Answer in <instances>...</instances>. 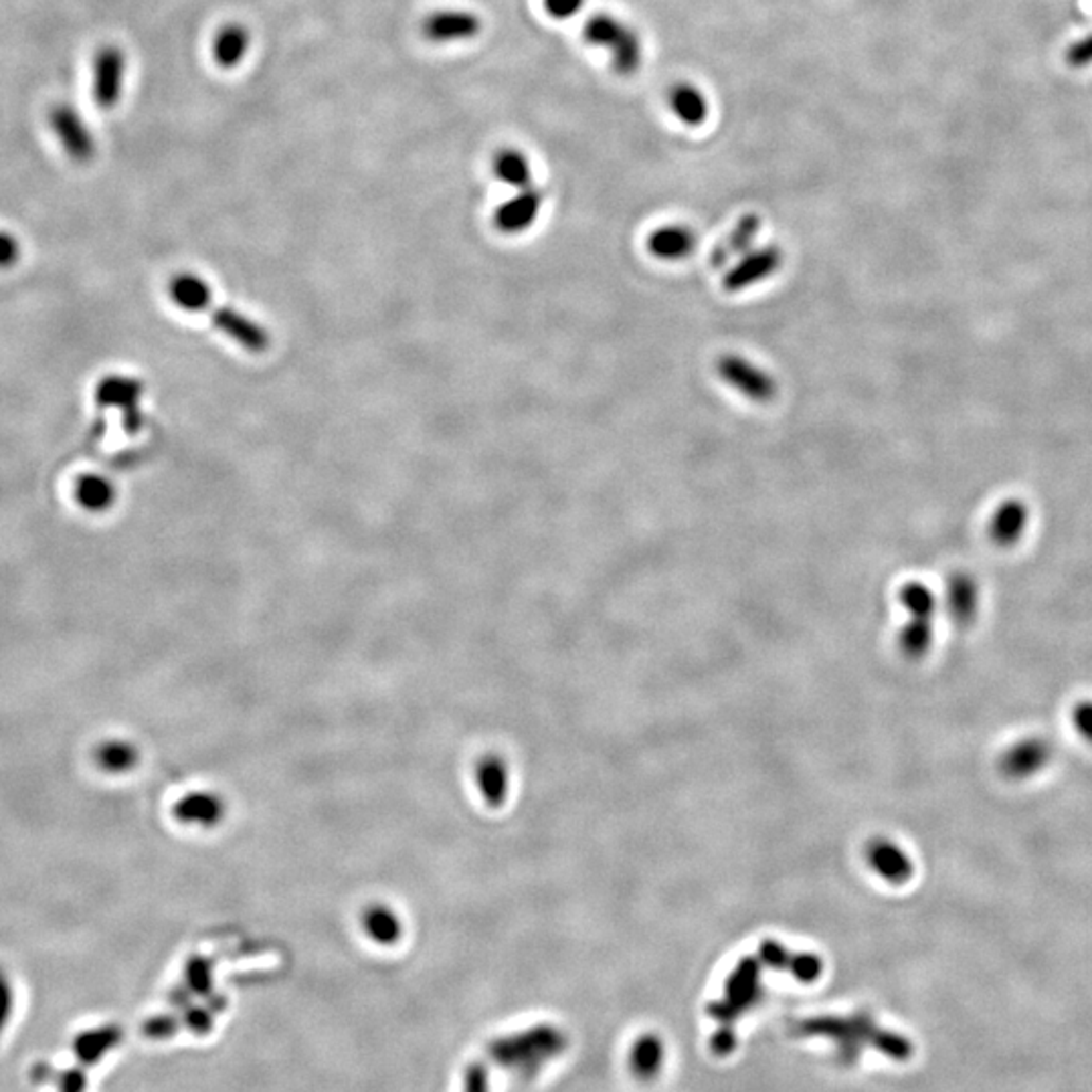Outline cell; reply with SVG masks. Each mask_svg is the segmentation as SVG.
I'll list each match as a JSON object with an SVG mask.
<instances>
[{
    "label": "cell",
    "mask_w": 1092,
    "mask_h": 1092,
    "mask_svg": "<svg viewBox=\"0 0 1092 1092\" xmlns=\"http://www.w3.org/2000/svg\"><path fill=\"white\" fill-rule=\"evenodd\" d=\"M569 1040L559 1028L541 1023L494 1040L490 1044V1056L504 1069L534 1072L548 1060L561 1056Z\"/></svg>",
    "instance_id": "obj_1"
},
{
    "label": "cell",
    "mask_w": 1092,
    "mask_h": 1092,
    "mask_svg": "<svg viewBox=\"0 0 1092 1092\" xmlns=\"http://www.w3.org/2000/svg\"><path fill=\"white\" fill-rule=\"evenodd\" d=\"M879 1023L866 1014H855L850 1018H809L797 1021L795 1034L799 1038H826L835 1046V1056L844 1067H852L866 1046L877 1044L880 1034Z\"/></svg>",
    "instance_id": "obj_2"
},
{
    "label": "cell",
    "mask_w": 1092,
    "mask_h": 1092,
    "mask_svg": "<svg viewBox=\"0 0 1092 1092\" xmlns=\"http://www.w3.org/2000/svg\"><path fill=\"white\" fill-rule=\"evenodd\" d=\"M583 41L597 49H605L614 72L627 77L643 63V43L638 31L609 13H595L583 26Z\"/></svg>",
    "instance_id": "obj_3"
},
{
    "label": "cell",
    "mask_w": 1092,
    "mask_h": 1092,
    "mask_svg": "<svg viewBox=\"0 0 1092 1092\" xmlns=\"http://www.w3.org/2000/svg\"><path fill=\"white\" fill-rule=\"evenodd\" d=\"M716 375L753 403H771L779 393V382L767 369L736 353L720 355L716 360Z\"/></svg>",
    "instance_id": "obj_4"
},
{
    "label": "cell",
    "mask_w": 1092,
    "mask_h": 1092,
    "mask_svg": "<svg viewBox=\"0 0 1092 1092\" xmlns=\"http://www.w3.org/2000/svg\"><path fill=\"white\" fill-rule=\"evenodd\" d=\"M49 126L63 152L77 165L94 161L95 138L83 116L72 103H55L49 112Z\"/></svg>",
    "instance_id": "obj_5"
},
{
    "label": "cell",
    "mask_w": 1092,
    "mask_h": 1092,
    "mask_svg": "<svg viewBox=\"0 0 1092 1092\" xmlns=\"http://www.w3.org/2000/svg\"><path fill=\"white\" fill-rule=\"evenodd\" d=\"M784 262L785 256L782 247H775V245H767L759 249L753 247L751 251H747L745 256L735 260L733 267H729V271L722 278V287L729 294H740L749 287L765 284L775 274H779Z\"/></svg>",
    "instance_id": "obj_6"
},
{
    "label": "cell",
    "mask_w": 1092,
    "mask_h": 1092,
    "mask_svg": "<svg viewBox=\"0 0 1092 1092\" xmlns=\"http://www.w3.org/2000/svg\"><path fill=\"white\" fill-rule=\"evenodd\" d=\"M1054 749L1044 736H1023L999 757V771L1010 782H1030L1052 762Z\"/></svg>",
    "instance_id": "obj_7"
},
{
    "label": "cell",
    "mask_w": 1092,
    "mask_h": 1092,
    "mask_svg": "<svg viewBox=\"0 0 1092 1092\" xmlns=\"http://www.w3.org/2000/svg\"><path fill=\"white\" fill-rule=\"evenodd\" d=\"M126 81V55L116 45L97 49L92 63V92L94 101L101 110L116 108L124 94Z\"/></svg>",
    "instance_id": "obj_8"
},
{
    "label": "cell",
    "mask_w": 1092,
    "mask_h": 1092,
    "mask_svg": "<svg viewBox=\"0 0 1092 1092\" xmlns=\"http://www.w3.org/2000/svg\"><path fill=\"white\" fill-rule=\"evenodd\" d=\"M759 972L753 961H745L727 981L724 999L711 1003L709 1014L714 1020L733 1023L742 1012L751 1010L759 1001Z\"/></svg>",
    "instance_id": "obj_9"
},
{
    "label": "cell",
    "mask_w": 1092,
    "mask_h": 1092,
    "mask_svg": "<svg viewBox=\"0 0 1092 1092\" xmlns=\"http://www.w3.org/2000/svg\"><path fill=\"white\" fill-rule=\"evenodd\" d=\"M144 387L140 380L130 377H106L95 389V401L101 407H116L121 411L124 428L130 433H136L143 428V413H140V397Z\"/></svg>",
    "instance_id": "obj_10"
},
{
    "label": "cell",
    "mask_w": 1092,
    "mask_h": 1092,
    "mask_svg": "<svg viewBox=\"0 0 1092 1092\" xmlns=\"http://www.w3.org/2000/svg\"><path fill=\"white\" fill-rule=\"evenodd\" d=\"M421 29L426 39L433 43H459L477 37L482 31V21L470 11L444 8L428 15Z\"/></svg>",
    "instance_id": "obj_11"
},
{
    "label": "cell",
    "mask_w": 1092,
    "mask_h": 1092,
    "mask_svg": "<svg viewBox=\"0 0 1092 1092\" xmlns=\"http://www.w3.org/2000/svg\"><path fill=\"white\" fill-rule=\"evenodd\" d=\"M698 247L696 231L684 223H667L647 238V251L660 262H684Z\"/></svg>",
    "instance_id": "obj_12"
},
{
    "label": "cell",
    "mask_w": 1092,
    "mask_h": 1092,
    "mask_svg": "<svg viewBox=\"0 0 1092 1092\" xmlns=\"http://www.w3.org/2000/svg\"><path fill=\"white\" fill-rule=\"evenodd\" d=\"M1030 521L1028 506L1018 498L1003 500L992 514L987 526L990 539L1001 548L1018 545Z\"/></svg>",
    "instance_id": "obj_13"
},
{
    "label": "cell",
    "mask_w": 1092,
    "mask_h": 1092,
    "mask_svg": "<svg viewBox=\"0 0 1092 1092\" xmlns=\"http://www.w3.org/2000/svg\"><path fill=\"white\" fill-rule=\"evenodd\" d=\"M543 205V192L534 187L523 189L514 199L506 201L496 211V227L504 233L526 231L539 216Z\"/></svg>",
    "instance_id": "obj_14"
},
{
    "label": "cell",
    "mask_w": 1092,
    "mask_h": 1092,
    "mask_svg": "<svg viewBox=\"0 0 1092 1092\" xmlns=\"http://www.w3.org/2000/svg\"><path fill=\"white\" fill-rule=\"evenodd\" d=\"M665 101H667V108L674 114V118L690 128L702 126L711 114V103H709L707 94L698 86L689 83V81L674 83L667 90Z\"/></svg>",
    "instance_id": "obj_15"
},
{
    "label": "cell",
    "mask_w": 1092,
    "mask_h": 1092,
    "mask_svg": "<svg viewBox=\"0 0 1092 1092\" xmlns=\"http://www.w3.org/2000/svg\"><path fill=\"white\" fill-rule=\"evenodd\" d=\"M760 227H762V221H760L759 214L749 213L740 216V221L733 227V231L714 247V251L711 253V263L714 267H724L738 260L740 256H745L747 251H751L755 241L759 238Z\"/></svg>",
    "instance_id": "obj_16"
},
{
    "label": "cell",
    "mask_w": 1092,
    "mask_h": 1092,
    "mask_svg": "<svg viewBox=\"0 0 1092 1092\" xmlns=\"http://www.w3.org/2000/svg\"><path fill=\"white\" fill-rule=\"evenodd\" d=\"M213 322L221 333L227 334L251 353H263L269 346V336L262 326H258L253 320L245 318L236 309L214 308Z\"/></svg>",
    "instance_id": "obj_17"
},
{
    "label": "cell",
    "mask_w": 1092,
    "mask_h": 1092,
    "mask_svg": "<svg viewBox=\"0 0 1092 1092\" xmlns=\"http://www.w3.org/2000/svg\"><path fill=\"white\" fill-rule=\"evenodd\" d=\"M121 1038H124V1032L116 1023L92 1028V1030H86L75 1036L73 1054L81 1067H92L95 1062H99L112 1048H116L121 1042Z\"/></svg>",
    "instance_id": "obj_18"
},
{
    "label": "cell",
    "mask_w": 1092,
    "mask_h": 1092,
    "mask_svg": "<svg viewBox=\"0 0 1092 1092\" xmlns=\"http://www.w3.org/2000/svg\"><path fill=\"white\" fill-rule=\"evenodd\" d=\"M251 45L249 31L239 23H229L219 29L213 39L214 63L223 70H233L245 59Z\"/></svg>",
    "instance_id": "obj_19"
},
{
    "label": "cell",
    "mask_w": 1092,
    "mask_h": 1092,
    "mask_svg": "<svg viewBox=\"0 0 1092 1092\" xmlns=\"http://www.w3.org/2000/svg\"><path fill=\"white\" fill-rule=\"evenodd\" d=\"M947 605L950 616L959 623H972L979 607V589L974 577L967 572H955L947 585Z\"/></svg>",
    "instance_id": "obj_20"
},
{
    "label": "cell",
    "mask_w": 1092,
    "mask_h": 1092,
    "mask_svg": "<svg viewBox=\"0 0 1092 1092\" xmlns=\"http://www.w3.org/2000/svg\"><path fill=\"white\" fill-rule=\"evenodd\" d=\"M168 291L172 302L187 312H207L213 304V294L209 285L192 274H178L176 278H172Z\"/></svg>",
    "instance_id": "obj_21"
},
{
    "label": "cell",
    "mask_w": 1092,
    "mask_h": 1092,
    "mask_svg": "<svg viewBox=\"0 0 1092 1092\" xmlns=\"http://www.w3.org/2000/svg\"><path fill=\"white\" fill-rule=\"evenodd\" d=\"M664 1060V1042L656 1034H643L632 1048L629 1069L640 1080H652L660 1074Z\"/></svg>",
    "instance_id": "obj_22"
},
{
    "label": "cell",
    "mask_w": 1092,
    "mask_h": 1092,
    "mask_svg": "<svg viewBox=\"0 0 1092 1092\" xmlns=\"http://www.w3.org/2000/svg\"><path fill=\"white\" fill-rule=\"evenodd\" d=\"M75 500L81 508L90 512H103L116 500V488L103 475H81L75 482Z\"/></svg>",
    "instance_id": "obj_23"
},
{
    "label": "cell",
    "mask_w": 1092,
    "mask_h": 1092,
    "mask_svg": "<svg viewBox=\"0 0 1092 1092\" xmlns=\"http://www.w3.org/2000/svg\"><path fill=\"white\" fill-rule=\"evenodd\" d=\"M494 172L498 176V181L514 187V189L523 190L532 187V172H530V165H528V158L524 156L521 150H502L496 154L494 158Z\"/></svg>",
    "instance_id": "obj_24"
},
{
    "label": "cell",
    "mask_w": 1092,
    "mask_h": 1092,
    "mask_svg": "<svg viewBox=\"0 0 1092 1092\" xmlns=\"http://www.w3.org/2000/svg\"><path fill=\"white\" fill-rule=\"evenodd\" d=\"M901 601H903L904 607L912 614V618L925 619V621H930L935 614V605H937L933 591L917 581L904 585Z\"/></svg>",
    "instance_id": "obj_25"
},
{
    "label": "cell",
    "mask_w": 1092,
    "mask_h": 1092,
    "mask_svg": "<svg viewBox=\"0 0 1092 1092\" xmlns=\"http://www.w3.org/2000/svg\"><path fill=\"white\" fill-rule=\"evenodd\" d=\"M97 762L110 773H121L136 765V751L128 742H119V740L106 742L97 751Z\"/></svg>",
    "instance_id": "obj_26"
},
{
    "label": "cell",
    "mask_w": 1092,
    "mask_h": 1092,
    "mask_svg": "<svg viewBox=\"0 0 1092 1092\" xmlns=\"http://www.w3.org/2000/svg\"><path fill=\"white\" fill-rule=\"evenodd\" d=\"M176 809H178L176 813L183 822H211L213 824L221 813L213 797H205V795H192L181 806H176Z\"/></svg>",
    "instance_id": "obj_27"
},
{
    "label": "cell",
    "mask_w": 1092,
    "mask_h": 1092,
    "mask_svg": "<svg viewBox=\"0 0 1092 1092\" xmlns=\"http://www.w3.org/2000/svg\"><path fill=\"white\" fill-rule=\"evenodd\" d=\"M366 930L377 943H395L399 937L397 919L384 910H373L366 917Z\"/></svg>",
    "instance_id": "obj_28"
},
{
    "label": "cell",
    "mask_w": 1092,
    "mask_h": 1092,
    "mask_svg": "<svg viewBox=\"0 0 1092 1092\" xmlns=\"http://www.w3.org/2000/svg\"><path fill=\"white\" fill-rule=\"evenodd\" d=\"M872 864H877L882 877L897 880H903L904 877L908 879V870H904V858L892 846L882 848L879 852L872 850Z\"/></svg>",
    "instance_id": "obj_29"
},
{
    "label": "cell",
    "mask_w": 1092,
    "mask_h": 1092,
    "mask_svg": "<svg viewBox=\"0 0 1092 1092\" xmlns=\"http://www.w3.org/2000/svg\"><path fill=\"white\" fill-rule=\"evenodd\" d=\"M1074 733L1092 747V700H1080L1070 711Z\"/></svg>",
    "instance_id": "obj_30"
},
{
    "label": "cell",
    "mask_w": 1092,
    "mask_h": 1092,
    "mask_svg": "<svg viewBox=\"0 0 1092 1092\" xmlns=\"http://www.w3.org/2000/svg\"><path fill=\"white\" fill-rule=\"evenodd\" d=\"M1065 61L1072 70H1087L1092 65V33L1080 37L1067 48Z\"/></svg>",
    "instance_id": "obj_31"
},
{
    "label": "cell",
    "mask_w": 1092,
    "mask_h": 1092,
    "mask_svg": "<svg viewBox=\"0 0 1092 1092\" xmlns=\"http://www.w3.org/2000/svg\"><path fill=\"white\" fill-rule=\"evenodd\" d=\"M789 972L795 975L799 981L811 983V981H815V979L822 975V961H820L815 955L802 953V955L791 957Z\"/></svg>",
    "instance_id": "obj_32"
},
{
    "label": "cell",
    "mask_w": 1092,
    "mask_h": 1092,
    "mask_svg": "<svg viewBox=\"0 0 1092 1092\" xmlns=\"http://www.w3.org/2000/svg\"><path fill=\"white\" fill-rule=\"evenodd\" d=\"M176 1030H178V1020H174L170 1016L152 1018V1020L146 1021L143 1028L144 1036L150 1040H167V1038H172V1034Z\"/></svg>",
    "instance_id": "obj_33"
},
{
    "label": "cell",
    "mask_w": 1092,
    "mask_h": 1092,
    "mask_svg": "<svg viewBox=\"0 0 1092 1092\" xmlns=\"http://www.w3.org/2000/svg\"><path fill=\"white\" fill-rule=\"evenodd\" d=\"M736 1032L731 1023H722L711 1038V1050L714 1056H729L736 1048Z\"/></svg>",
    "instance_id": "obj_34"
},
{
    "label": "cell",
    "mask_w": 1092,
    "mask_h": 1092,
    "mask_svg": "<svg viewBox=\"0 0 1092 1092\" xmlns=\"http://www.w3.org/2000/svg\"><path fill=\"white\" fill-rule=\"evenodd\" d=\"M543 6L552 19L567 21L585 6V0H543Z\"/></svg>",
    "instance_id": "obj_35"
},
{
    "label": "cell",
    "mask_w": 1092,
    "mask_h": 1092,
    "mask_svg": "<svg viewBox=\"0 0 1092 1092\" xmlns=\"http://www.w3.org/2000/svg\"><path fill=\"white\" fill-rule=\"evenodd\" d=\"M88 1074L81 1067H73L57 1076V1092H86Z\"/></svg>",
    "instance_id": "obj_36"
},
{
    "label": "cell",
    "mask_w": 1092,
    "mask_h": 1092,
    "mask_svg": "<svg viewBox=\"0 0 1092 1092\" xmlns=\"http://www.w3.org/2000/svg\"><path fill=\"white\" fill-rule=\"evenodd\" d=\"M464 1092H490V1076L484 1065L474 1062L464 1074Z\"/></svg>",
    "instance_id": "obj_37"
},
{
    "label": "cell",
    "mask_w": 1092,
    "mask_h": 1092,
    "mask_svg": "<svg viewBox=\"0 0 1092 1092\" xmlns=\"http://www.w3.org/2000/svg\"><path fill=\"white\" fill-rule=\"evenodd\" d=\"M21 245L6 231H0V269H8L19 262Z\"/></svg>",
    "instance_id": "obj_38"
},
{
    "label": "cell",
    "mask_w": 1092,
    "mask_h": 1092,
    "mask_svg": "<svg viewBox=\"0 0 1092 1092\" xmlns=\"http://www.w3.org/2000/svg\"><path fill=\"white\" fill-rule=\"evenodd\" d=\"M187 977H189V985L192 992H196V994H207V992L211 990L209 969H207V965H205L203 961H199V959H196V961H192V963H190L189 972H187Z\"/></svg>",
    "instance_id": "obj_39"
},
{
    "label": "cell",
    "mask_w": 1092,
    "mask_h": 1092,
    "mask_svg": "<svg viewBox=\"0 0 1092 1092\" xmlns=\"http://www.w3.org/2000/svg\"><path fill=\"white\" fill-rule=\"evenodd\" d=\"M11 1014H13V987H11L8 977L0 972V1038L8 1025Z\"/></svg>",
    "instance_id": "obj_40"
},
{
    "label": "cell",
    "mask_w": 1092,
    "mask_h": 1092,
    "mask_svg": "<svg viewBox=\"0 0 1092 1092\" xmlns=\"http://www.w3.org/2000/svg\"><path fill=\"white\" fill-rule=\"evenodd\" d=\"M479 782L484 784V791L490 795L492 793V785H496L498 789L500 797L504 793V769L500 767L498 762H486L479 771Z\"/></svg>",
    "instance_id": "obj_41"
},
{
    "label": "cell",
    "mask_w": 1092,
    "mask_h": 1092,
    "mask_svg": "<svg viewBox=\"0 0 1092 1092\" xmlns=\"http://www.w3.org/2000/svg\"><path fill=\"white\" fill-rule=\"evenodd\" d=\"M185 1023L190 1032L203 1036L213 1028V1016L201 1008H194V1010H189V1014L185 1016Z\"/></svg>",
    "instance_id": "obj_42"
},
{
    "label": "cell",
    "mask_w": 1092,
    "mask_h": 1092,
    "mask_svg": "<svg viewBox=\"0 0 1092 1092\" xmlns=\"http://www.w3.org/2000/svg\"><path fill=\"white\" fill-rule=\"evenodd\" d=\"M49 1069H51V1067H49ZM49 1069L48 1067H37V1069H33V1078H35V1080H39V1082H41V1080H45V1078L51 1076V1070Z\"/></svg>",
    "instance_id": "obj_43"
}]
</instances>
